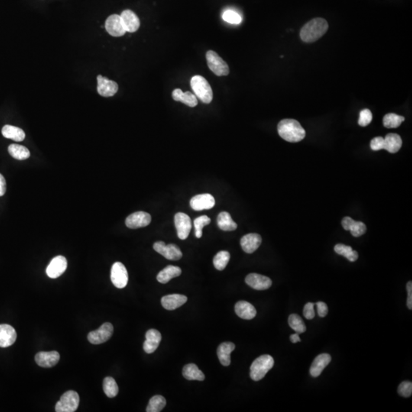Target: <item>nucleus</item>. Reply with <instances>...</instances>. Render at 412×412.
<instances>
[{"mask_svg":"<svg viewBox=\"0 0 412 412\" xmlns=\"http://www.w3.org/2000/svg\"><path fill=\"white\" fill-rule=\"evenodd\" d=\"M277 130L280 137L288 142H299L306 135L304 128L295 119L282 120L278 124Z\"/></svg>","mask_w":412,"mask_h":412,"instance_id":"1","label":"nucleus"},{"mask_svg":"<svg viewBox=\"0 0 412 412\" xmlns=\"http://www.w3.org/2000/svg\"><path fill=\"white\" fill-rule=\"evenodd\" d=\"M328 29V24L326 20L322 18H314L302 27L300 37L304 42H314L322 37Z\"/></svg>","mask_w":412,"mask_h":412,"instance_id":"2","label":"nucleus"},{"mask_svg":"<svg viewBox=\"0 0 412 412\" xmlns=\"http://www.w3.org/2000/svg\"><path fill=\"white\" fill-rule=\"evenodd\" d=\"M191 87L195 95L203 103H210L213 99V92L210 84L203 76L196 75L191 79Z\"/></svg>","mask_w":412,"mask_h":412,"instance_id":"3","label":"nucleus"},{"mask_svg":"<svg viewBox=\"0 0 412 412\" xmlns=\"http://www.w3.org/2000/svg\"><path fill=\"white\" fill-rule=\"evenodd\" d=\"M274 365V360L270 355L260 356L253 362L251 367V378L254 381H260L264 378L267 373Z\"/></svg>","mask_w":412,"mask_h":412,"instance_id":"4","label":"nucleus"},{"mask_svg":"<svg viewBox=\"0 0 412 412\" xmlns=\"http://www.w3.org/2000/svg\"><path fill=\"white\" fill-rule=\"evenodd\" d=\"M79 396L76 392L70 390L62 395L60 401L55 406L57 412H73L78 409Z\"/></svg>","mask_w":412,"mask_h":412,"instance_id":"5","label":"nucleus"},{"mask_svg":"<svg viewBox=\"0 0 412 412\" xmlns=\"http://www.w3.org/2000/svg\"><path fill=\"white\" fill-rule=\"evenodd\" d=\"M206 60L209 69L217 76H227L229 74L228 64L216 52L209 50L206 53Z\"/></svg>","mask_w":412,"mask_h":412,"instance_id":"6","label":"nucleus"},{"mask_svg":"<svg viewBox=\"0 0 412 412\" xmlns=\"http://www.w3.org/2000/svg\"><path fill=\"white\" fill-rule=\"evenodd\" d=\"M113 325L111 323H104L100 328L97 330L91 332L88 335V341L92 345H101L106 342L113 334Z\"/></svg>","mask_w":412,"mask_h":412,"instance_id":"7","label":"nucleus"},{"mask_svg":"<svg viewBox=\"0 0 412 412\" xmlns=\"http://www.w3.org/2000/svg\"><path fill=\"white\" fill-rule=\"evenodd\" d=\"M154 251L170 260H179L183 257V253L180 247L176 244H170L167 245L163 241H157L154 244Z\"/></svg>","mask_w":412,"mask_h":412,"instance_id":"8","label":"nucleus"},{"mask_svg":"<svg viewBox=\"0 0 412 412\" xmlns=\"http://www.w3.org/2000/svg\"><path fill=\"white\" fill-rule=\"evenodd\" d=\"M111 280L114 286L118 289H123L127 286L128 274L124 264L116 262L112 265L111 270Z\"/></svg>","mask_w":412,"mask_h":412,"instance_id":"9","label":"nucleus"},{"mask_svg":"<svg viewBox=\"0 0 412 412\" xmlns=\"http://www.w3.org/2000/svg\"><path fill=\"white\" fill-rule=\"evenodd\" d=\"M174 222L179 238L181 240L186 239L192 229L191 218L186 214L178 212L175 215Z\"/></svg>","mask_w":412,"mask_h":412,"instance_id":"10","label":"nucleus"},{"mask_svg":"<svg viewBox=\"0 0 412 412\" xmlns=\"http://www.w3.org/2000/svg\"><path fill=\"white\" fill-rule=\"evenodd\" d=\"M151 216L145 212H136L130 215L125 220V225L131 229L144 228L150 225Z\"/></svg>","mask_w":412,"mask_h":412,"instance_id":"11","label":"nucleus"},{"mask_svg":"<svg viewBox=\"0 0 412 412\" xmlns=\"http://www.w3.org/2000/svg\"><path fill=\"white\" fill-rule=\"evenodd\" d=\"M105 27L107 32L113 37H121L126 33L121 16L115 14L107 18Z\"/></svg>","mask_w":412,"mask_h":412,"instance_id":"12","label":"nucleus"},{"mask_svg":"<svg viewBox=\"0 0 412 412\" xmlns=\"http://www.w3.org/2000/svg\"><path fill=\"white\" fill-rule=\"evenodd\" d=\"M66 267H67L66 259L63 256H57L50 261V264L46 270V273L50 278H58L66 271Z\"/></svg>","mask_w":412,"mask_h":412,"instance_id":"13","label":"nucleus"},{"mask_svg":"<svg viewBox=\"0 0 412 412\" xmlns=\"http://www.w3.org/2000/svg\"><path fill=\"white\" fill-rule=\"evenodd\" d=\"M98 93L103 97L113 96L118 90V85L113 80H110L107 78L99 75L97 76Z\"/></svg>","mask_w":412,"mask_h":412,"instance_id":"14","label":"nucleus"},{"mask_svg":"<svg viewBox=\"0 0 412 412\" xmlns=\"http://www.w3.org/2000/svg\"><path fill=\"white\" fill-rule=\"evenodd\" d=\"M215 205V198L209 193L197 195L192 197L190 200L191 208L195 211L212 209Z\"/></svg>","mask_w":412,"mask_h":412,"instance_id":"15","label":"nucleus"},{"mask_svg":"<svg viewBox=\"0 0 412 412\" xmlns=\"http://www.w3.org/2000/svg\"><path fill=\"white\" fill-rule=\"evenodd\" d=\"M245 282L250 287L256 290H268L272 286V280L269 277L257 273L247 275Z\"/></svg>","mask_w":412,"mask_h":412,"instance_id":"16","label":"nucleus"},{"mask_svg":"<svg viewBox=\"0 0 412 412\" xmlns=\"http://www.w3.org/2000/svg\"><path fill=\"white\" fill-rule=\"evenodd\" d=\"M60 361V354L57 351L39 352L36 354L35 362L37 365L44 368L54 367Z\"/></svg>","mask_w":412,"mask_h":412,"instance_id":"17","label":"nucleus"},{"mask_svg":"<svg viewBox=\"0 0 412 412\" xmlns=\"http://www.w3.org/2000/svg\"><path fill=\"white\" fill-rule=\"evenodd\" d=\"M262 243V238L258 234L251 233L244 235L241 240V245L243 251L247 254H252L257 251Z\"/></svg>","mask_w":412,"mask_h":412,"instance_id":"18","label":"nucleus"},{"mask_svg":"<svg viewBox=\"0 0 412 412\" xmlns=\"http://www.w3.org/2000/svg\"><path fill=\"white\" fill-rule=\"evenodd\" d=\"M121 21H122L125 31L128 32H135L140 27V19L134 11L126 9L121 12Z\"/></svg>","mask_w":412,"mask_h":412,"instance_id":"19","label":"nucleus"},{"mask_svg":"<svg viewBox=\"0 0 412 412\" xmlns=\"http://www.w3.org/2000/svg\"><path fill=\"white\" fill-rule=\"evenodd\" d=\"M17 334L9 325H0V348H5L12 345L16 341Z\"/></svg>","mask_w":412,"mask_h":412,"instance_id":"20","label":"nucleus"},{"mask_svg":"<svg viewBox=\"0 0 412 412\" xmlns=\"http://www.w3.org/2000/svg\"><path fill=\"white\" fill-rule=\"evenodd\" d=\"M341 224H342L343 228H345L346 231H351V235L355 238L361 237L367 232V226L365 224L354 221L350 217H345L343 218Z\"/></svg>","mask_w":412,"mask_h":412,"instance_id":"21","label":"nucleus"},{"mask_svg":"<svg viewBox=\"0 0 412 412\" xmlns=\"http://www.w3.org/2000/svg\"><path fill=\"white\" fill-rule=\"evenodd\" d=\"M146 340L144 343V351L147 354L154 353L160 345L161 341V334L155 329H150L146 333Z\"/></svg>","mask_w":412,"mask_h":412,"instance_id":"22","label":"nucleus"},{"mask_svg":"<svg viewBox=\"0 0 412 412\" xmlns=\"http://www.w3.org/2000/svg\"><path fill=\"white\" fill-rule=\"evenodd\" d=\"M187 302V297L180 294H172L163 296L161 299L162 306L167 310H175L181 307Z\"/></svg>","mask_w":412,"mask_h":412,"instance_id":"23","label":"nucleus"},{"mask_svg":"<svg viewBox=\"0 0 412 412\" xmlns=\"http://www.w3.org/2000/svg\"><path fill=\"white\" fill-rule=\"evenodd\" d=\"M332 361V357L328 354H322L315 357L310 368L312 377H318L322 374V371Z\"/></svg>","mask_w":412,"mask_h":412,"instance_id":"24","label":"nucleus"},{"mask_svg":"<svg viewBox=\"0 0 412 412\" xmlns=\"http://www.w3.org/2000/svg\"><path fill=\"white\" fill-rule=\"evenodd\" d=\"M235 309L238 317L245 320H251L257 315V310L254 306L246 301L237 302Z\"/></svg>","mask_w":412,"mask_h":412,"instance_id":"25","label":"nucleus"},{"mask_svg":"<svg viewBox=\"0 0 412 412\" xmlns=\"http://www.w3.org/2000/svg\"><path fill=\"white\" fill-rule=\"evenodd\" d=\"M235 349V345L231 342H224L218 346L217 355L220 363L225 367L231 364V354Z\"/></svg>","mask_w":412,"mask_h":412,"instance_id":"26","label":"nucleus"},{"mask_svg":"<svg viewBox=\"0 0 412 412\" xmlns=\"http://www.w3.org/2000/svg\"><path fill=\"white\" fill-rule=\"evenodd\" d=\"M172 96L176 102H182L189 107H196L198 105L197 97L190 92H183L181 89H176L173 91Z\"/></svg>","mask_w":412,"mask_h":412,"instance_id":"27","label":"nucleus"},{"mask_svg":"<svg viewBox=\"0 0 412 412\" xmlns=\"http://www.w3.org/2000/svg\"><path fill=\"white\" fill-rule=\"evenodd\" d=\"M384 150L391 154L397 153L403 145V140L399 134L390 133L384 138Z\"/></svg>","mask_w":412,"mask_h":412,"instance_id":"28","label":"nucleus"},{"mask_svg":"<svg viewBox=\"0 0 412 412\" xmlns=\"http://www.w3.org/2000/svg\"><path fill=\"white\" fill-rule=\"evenodd\" d=\"M181 273L182 270L180 267L172 265L167 266L157 274V280L159 283L165 284V283H168L172 279L179 277Z\"/></svg>","mask_w":412,"mask_h":412,"instance_id":"29","label":"nucleus"},{"mask_svg":"<svg viewBox=\"0 0 412 412\" xmlns=\"http://www.w3.org/2000/svg\"><path fill=\"white\" fill-rule=\"evenodd\" d=\"M217 224L220 229L225 231H235L238 228L237 223L233 221L231 215L227 212H221L218 215Z\"/></svg>","mask_w":412,"mask_h":412,"instance_id":"30","label":"nucleus"},{"mask_svg":"<svg viewBox=\"0 0 412 412\" xmlns=\"http://www.w3.org/2000/svg\"><path fill=\"white\" fill-rule=\"evenodd\" d=\"M2 134L5 138L13 140L17 142L24 141V137H25V133L22 129L9 125H5L2 128Z\"/></svg>","mask_w":412,"mask_h":412,"instance_id":"31","label":"nucleus"},{"mask_svg":"<svg viewBox=\"0 0 412 412\" xmlns=\"http://www.w3.org/2000/svg\"><path fill=\"white\" fill-rule=\"evenodd\" d=\"M183 375L188 380H198L203 381L205 380V375L198 368L196 364H189L183 367Z\"/></svg>","mask_w":412,"mask_h":412,"instance_id":"32","label":"nucleus"},{"mask_svg":"<svg viewBox=\"0 0 412 412\" xmlns=\"http://www.w3.org/2000/svg\"><path fill=\"white\" fill-rule=\"evenodd\" d=\"M8 150L10 155L16 160H24L30 157L28 149L19 144H11L8 146Z\"/></svg>","mask_w":412,"mask_h":412,"instance_id":"33","label":"nucleus"},{"mask_svg":"<svg viewBox=\"0 0 412 412\" xmlns=\"http://www.w3.org/2000/svg\"><path fill=\"white\" fill-rule=\"evenodd\" d=\"M335 251L339 255L346 257L351 262H354L358 259V253L352 249V247L345 244H338L335 247Z\"/></svg>","mask_w":412,"mask_h":412,"instance_id":"34","label":"nucleus"},{"mask_svg":"<svg viewBox=\"0 0 412 412\" xmlns=\"http://www.w3.org/2000/svg\"><path fill=\"white\" fill-rule=\"evenodd\" d=\"M167 402L162 396H154L150 399L147 406V412H160L166 406Z\"/></svg>","mask_w":412,"mask_h":412,"instance_id":"35","label":"nucleus"},{"mask_svg":"<svg viewBox=\"0 0 412 412\" xmlns=\"http://www.w3.org/2000/svg\"><path fill=\"white\" fill-rule=\"evenodd\" d=\"M404 121V117L401 115L389 113L383 118V125L387 128H399Z\"/></svg>","mask_w":412,"mask_h":412,"instance_id":"36","label":"nucleus"},{"mask_svg":"<svg viewBox=\"0 0 412 412\" xmlns=\"http://www.w3.org/2000/svg\"><path fill=\"white\" fill-rule=\"evenodd\" d=\"M103 390L108 398H114L118 395V385L112 377H105L103 381Z\"/></svg>","mask_w":412,"mask_h":412,"instance_id":"37","label":"nucleus"},{"mask_svg":"<svg viewBox=\"0 0 412 412\" xmlns=\"http://www.w3.org/2000/svg\"><path fill=\"white\" fill-rule=\"evenodd\" d=\"M230 257L231 255L228 251H222L218 252L213 259V264L215 268L218 270H225L229 262Z\"/></svg>","mask_w":412,"mask_h":412,"instance_id":"38","label":"nucleus"},{"mask_svg":"<svg viewBox=\"0 0 412 412\" xmlns=\"http://www.w3.org/2000/svg\"><path fill=\"white\" fill-rule=\"evenodd\" d=\"M289 325H290V328L294 330L296 333L302 334L306 332V326L304 322L301 319L300 316L296 315V314L290 315Z\"/></svg>","mask_w":412,"mask_h":412,"instance_id":"39","label":"nucleus"},{"mask_svg":"<svg viewBox=\"0 0 412 412\" xmlns=\"http://www.w3.org/2000/svg\"><path fill=\"white\" fill-rule=\"evenodd\" d=\"M211 219L206 215L198 217L194 221L195 235L197 238H201L202 236V228L206 225H209Z\"/></svg>","mask_w":412,"mask_h":412,"instance_id":"40","label":"nucleus"},{"mask_svg":"<svg viewBox=\"0 0 412 412\" xmlns=\"http://www.w3.org/2000/svg\"><path fill=\"white\" fill-rule=\"evenodd\" d=\"M222 18L230 24H238L242 21L241 15L233 10H227L222 15Z\"/></svg>","mask_w":412,"mask_h":412,"instance_id":"41","label":"nucleus"},{"mask_svg":"<svg viewBox=\"0 0 412 412\" xmlns=\"http://www.w3.org/2000/svg\"><path fill=\"white\" fill-rule=\"evenodd\" d=\"M372 120V112H371L370 109L366 108V109L362 110L361 113H360V118L359 121H358V124H359L361 126L366 127L369 124H370Z\"/></svg>","mask_w":412,"mask_h":412,"instance_id":"42","label":"nucleus"},{"mask_svg":"<svg viewBox=\"0 0 412 412\" xmlns=\"http://www.w3.org/2000/svg\"><path fill=\"white\" fill-rule=\"evenodd\" d=\"M398 393L400 396L405 398H409L412 394V382L405 381L402 383L398 389Z\"/></svg>","mask_w":412,"mask_h":412,"instance_id":"43","label":"nucleus"},{"mask_svg":"<svg viewBox=\"0 0 412 412\" xmlns=\"http://www.w3.org/2000/svg\"><path fill=\"white\" fill-rule=\"evenodd\" d=\"M384 137H374V139L370 142V147L374 151H378V150L384 149Z\"/></svg>","mask_w":412,"mask_h":412,"instance_id":"44","label":"nucleus"},{"mask_svg":"<svg viewBox=\"0 0 412 412\" xmlns=\"http://www.w3.org/2000/svg\"><path fill=\"white\" fill-rule=\"evenodd\" d=\"M315 305L312 302H309L307 304L305 305L304 309H303V315L308 320H311V319H313L315 318V312L314 310Z\"/></svg>","mask_w":412,"mask_h":412,"instance_id":"45","label":"nucleus"},{"mask_svg":"<svg viewBox=\"0 0 412 412\" xmlns=\"http://www.w3.org/2000/svg\"><path fill=\"white\" fill-rule=\"evenodd\" d=\"M318 309V314L321 318H324L328 315V308L326 303L323 302H319L316 303Z\"/></svg>","mask_w":412,"mask_h":412,"instance_id":"46","label":"nucleus"},{"mask_svg":"<svg viewBox=\"0 0 412 412\" xmlns=\"http://www.w3.org/2000/svg\"><path fill=\"white\" fill-rule=\"evenodd\" d=\"M407 306L409 309H412V283L411 281L407 283Z\"/></svg>","mask_w":412,"mask_h":412,"instance_id":"47","label":"nucleus"},{"mask_svg":"<svg viewBox=\"0 0 412 412\" xmlns=\"http://www.w3.org/2000/svg\"><path fill=\"white\" fill-rule=\"evenodd\" d=\"M6 191V182L5 178L0 173V196H4Z\"/></svg>","mask_w":412,"mask_h":412,"instance_id":"48","label":"nucleus"},{"mask_svg":"<svg viewBox=\"0 0 412 412\" xmlns=\"http://www.w3.org/2000/svg\"><path fill=\"white\" fill-rule=\"evenodd\" d=\"M290 341H291L292 343L293 344H296V343L300 342L301 339L299 338V334L296 333L295 335H292L290 336Z\"/></svg>","mask_w":412,"mask_h":412,"instance_id":"49","label":"nucleus"}]
</instances>
